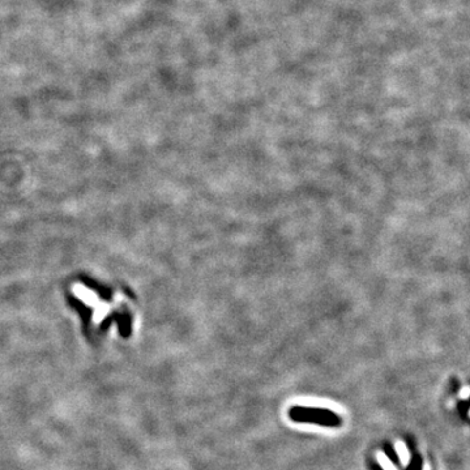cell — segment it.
<instances>
[{
  "label": "cell",
  "mask_w": 470,
  "mask_h": 470,
  "mask_svg": "<svg viewBox=\"0 0 470 470\" xmlns=\"http://www.w3.org/2000/svg\"><path fill=\"white\" fill-rule=\"evenodd\" d=\"M395 447L396 452L399 453L400 458H401V462H403L404 465H406L407 462H409V450H407L406 446H405L403 442H397L395 444Z\"/></svg>",
  "instance_id": "obj_1"
},
{
  "label": "cell",
  "mask_w": 470,
  "mask_h": 470,
  "mask_svg": "<svg viewBox=\"0 0 470 470\" xmlns=\"http://www.w3.org/2000/svg\"><path fill=\"white\" fill-rule=\"evenodd\" d=\"M378 458H379V462H380L383 468H384V470H396L395 466L392 465V462H390L389 458L385 457L383 453H379Z\"/></svg>",
  "instance_id": "obj_2"
},
{
  "label": "cell",
  "mask_w": 470,
  "mask_h": 470,
  "mask_svg": "<svg viewBox=\"0 0 470 470\" xmlns=\"http://www.w3.org/2000/svg\"><path fill=\"white\" fill-rule=\"evenodd\" d=\"M469 397V386H464L461 390V399L466 400Z\"/></svg>",
  "instance_id": "obj_3"
},
{
  "label": "cell",
  "mask_w": 470,
  "mask_h": 470,
  "mask_svg": "<svg viewBox=\"0 0 470 470\" xmlns=\"http://www.w3.org/2000/svg\"><path fill=\"white\" fill-rule=\"evenodd\" d=\"M423 470H430V466H428V465H425V468H423Z\"/></svg>",
  "instance_id": "obj_4"
}]
</instances>
